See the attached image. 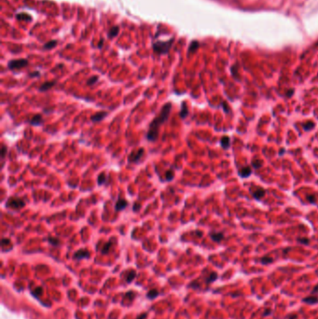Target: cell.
Here are the masks:
<instances>
[{
	"label": "cell",
	"mask_w": 318,
	"mask_h": 319,
	"mask_svg": "<svg viewBox=\"0 0 318 319\" xmlns=\"http://www.w3.org/2000/svg\"><path fill=\"white\" fill-rule=\"evenodd\" d=\"M171 109H172V104L171 103L165 104L162 107L160 114L150 122L149 127H148V131H147V139L148 140L149 142H155L156 140L158 139L161 126L164 122H166L167 120L169 119Z\"/></svg>",
	"instance_id": "6da1fadb"
},
{
	"label": "cell",
	"mask_w": 318,
	"mask_h": 319,
	"mask_svg": "<svg viewBox=\"0 0 318 319\" xmlns=\"http://www.w3.org/2000/svg\"><path fill=\"white\" fill-rule=\"evenodd\" d=\"M174 42V38L167 41H157L153 43V50L157 54H165L169 52Z\"/></svg>",
	"instance_id": "7a4b0ae2"
},
{
	"label": "cell",
	"mask_w": 318,
	"mask_h": 319,
	"mask_svg": "<svg viewBox=\"0 0 318 319\" xmlns=\"http://www.w3.org/2000/svg\"><path fill=\"white\" fill-rule=\"evenodd\" d=\"M6 206L14 210H20L25 206V202L18 197H10L6 202Z\"/></svg>",
	"instance_id": "3957f363"
},
{
	"label": "cell",
	"mask_w": 318,
	"mask_h": 319,
	"mask_svg": "<svg viewBox=\"0 0 318 319\" xmlns=\"http://www.w3.org/2000/svg\"><path fill=\"white\" fill-rule=\"evenodd\" d=\"M28 66V61L26 59H17V60H11L8 63V67L10 70L15 69H21L23 67H26Z\"/></svg>",
	"instance_id": "277c9868"
},
{
	"label": "cell",
	"mask_w": 318,
	"mask_h": 319,
	"mask_svg": "<svg viewBox=\"0 0 318 319\" xmlns=\"http://www.w3.org/2000/svg\"><path fill=\"white\" fill-rule=\"evenodd\" d=\"M144 151L145 150H144L143 148H139L137 151H133L131 154L129 155V157H128L129 162H131V163H137V162H139L140 159H141V157L144 154Z\"/></svg>",
	"instance_id": "5b68a950"
},
{
	"label": "cell",
	"mask_w": 318,
	"mask_h": 319,
	"mask_svg": "<svg viewBox=\"0 0 318 319\" xmlns=\"http://www.w3.org/2000/svg\"><path fill=\"white\" fill-rule=\"evenodd\" d=\"M90 258V252L86 249H80L77 252H75L73 259L76 260H80L84 259H89Z\"/></svg>",
	"instance_id": "8992f818"
},
{
	"label": "cell",
	"mask_w": 318,
	"mask_h": 319,
	"mask_svg": "<svg viewBox=\"0 0 318 319\" xmlns=\"http://www.w3.org/2000/svg\"><path fill=\"white\" fill-rule=\"evenodd\" d=\"M107 116V112L100 111V112H97L94 115H93V116L91 117V120L93 122H100V121L103 120Z\"/></svg>",
	"instance_id": "52a82bcc"
},
{
	"label": "cell",
	"mask_w": 318,
	"mask_h": 319,
	"mask_svg": "<svg viewBox=\"0 0 318 319\" xmlns=\"http://www.w3.org/2000/svg\"><path fill=\"white\" fill-rule=\"evenodd\" d=\"M43 118L40 114H36L32 117L31 120H29V123L33 126H40L43 124Z\"/></svg>",
	"instance_id": "ba28073f"
},
{
	"label": "cell",
	"mask_w": 318,
	"mask_h": 319,
	"mask_svg": "<svg viewBox=\"0 0 318 319\" xmlns=\"http://www.w3.org/2000/svg\"><path fill=\"white\" fill-rule=\"evenodd\" d=\"M127 206H128V202H127L126 200H124V199L120 198L117 201V202L115 203V210L117 212H120V211L124 210Z\"/></svg>",
	"instance_id": "9c48e42d"
},
{
	"label": "cell",
	"mask_w": 318,
	"mask_h": 319,
	"mask_svg": "<svg viewBox=\"0 0 318 319\" xmlns=\"http://www.w3.org/2000/svg\"><path fill=\"white\" fill-rule=\"evenodd\" d=\"M56 84V80H52V81H46L44 82L39 89V92H47L49 90H50L52 87H54Z\"/></svg>",
	"instance_id": "30bf717a"
},
{
	"label": "cell",
	"mask_w": 318,
	"mask_h": 319,
	"mask_svg": "<svg viewBox=\"0 0 318 319\" xmlns=\"http://www.w3.org/2000/svg\"><path fill=\"white\" fill-rule=\"evenodd\" d=\"M252 174V169L251 167L249 166H245L244 168H242L239 172H238V175L243 177V178H247L248 176H250V175Z\"/></svg>",
	"instance_id": "8fae6325"
},
{
	"label": "cell",
	"mask_w": 318,
	"mask_h": 319,
	"mask_svg": "<svg viewBox=\"0 0 318 319\" xmlns=\"http://www.w3.org/2000/svg\"><path fill=\"white\" fill-rule=\"evenodd\" d=\"M210 237L214 242H217V243H219L224 239V234L222 232H211L210 233Z\"/></svg>",
	"instance_id": "7c38bea8"
},
{
	"label": "cell",
	"mask_w": 318,
	"mask_h": 319,
	"mask_svg": "<svg viewBox=\"0 0 318 319\" xmlns=\"http://www.w3.org/2000/svg\"><path fill=\"white\" fill-rule=\"evenodd\" d=\"M220 145L222 147V148L224 149H228V148H230V145H231V139L228 136H223L220 140Z\"/></svg>",
	"instance_id": "4fadbf2b"
},
{
	"label": "cell",
	"mask_w": 318,
	"mask_h": 319,
	"mask_svg": "<svg viewBox=\"0 0 318 319\" xmlns=\"http://www.w3.org/2000/svg\"><path fill=\"white\" fill-rule=\"evenodd\" d=\"M302 301L305 303L313 305V304L318 303V297L317 296H307L302 300Z\"/></svg>",
	"instance_id": "5bb4252c"
},
{
	"label": "cell",
	"mask_w": 318,
	"mask_h": 319,
	"mask_svg": "<svg viewBox=\"0 0 318 319\" xmlns=\"http://www.w3.org/2000/svg\"><path fill=\"white\" fill-rule=\"evenodd\" d=\"M188 107L186 106L185 103H182L181 110H180V112H179V117H180L181 119H185V118L188 117Z\"/></svg>",
	"instance_id": "9a60e30c"
},
{
	"label": "cell",
	"mask_w": 318,
	"mask_h": 319,
	"mask_svg": "<svg viewBox=\"0 0 318 319\" xmlns=\"http://www.w3.org/2000/svg\"><path fill=\"white\" fill-rule=\"evenodd\" d=\"M218 275L217 273H215V272H212V273L207 276V278L205 279V282H206V284H211V283L215 282V280L218 279Z\"/></svg>",
	"instance_id": "2e32d148"
},
{
	"label": "cell",
	"mask_w": 318,
	"mask_h": 319,
	"mask_svg": "<svg viewBox=\"0 0 318 319\" xmlns=\"http://www.w3.org/2000/svg\"><path fill=\"white\" fill-rule=\"evenodd\" d=\"M264 195H265V190L263 188H259L255 192H253V197L257 200H260Z\"/></svg>",
	"instance_id": "e0dca14e"
},
{
	"label": "cell",
	"mask_w": 318,
	"mask_h": 319,
	"mask_svg": "<svg viewBox=\"0 0 318 319\" xmlns=\"http://www.w3.org/2000/svg\"><path fill=\"white\" fill-rule=\"evenodd\" d=\"M106 181H107V175H106V174H105V173H101V174L98 175V177H97V184H98V186L104 185V184L106 183Z\"/></svg>",
	"instance_id": "ac0fdd59"
},
{
	"label": "cell",
	"mask_w": 318,
	"mask_h": 319,
	"mask_svg": "<svg viewBox=\"0 0 318 319\" xmlns=\"http://www.w3.org/2000/svg\"><path fill=\"white\" fill-rule=\"evenodd\" d=\"M111 246H112V242H111V241H109V242H107V243H106V244L104 245L103 248L101 249V253H102V254H104V255L108 254V253H109V251H110V247H111Z\"/></svg>",
	"instance_id": "d6986e66"
},
{
	"label": "cell",
	"mask_w": 318,
	"mask_h": 319,
	"mask_svg": "<svg viewBox=\"0 0 318 319\" xmlns=\"http://www.w3.org/2000/svg\"><path fill=\"white\" fill-rule=\"evenodd\" d=\"M314 126L315 125H314V123L313 121H307V122H304L302 124V128L304 129V131L308 132L310 130H313L314 128Z\"/></svg>",
	"instance_id": "ffe728a7"
},
{
	"label": "cell",
	"mask_w": 318,
	"mask_h": 319,
	"mask_svg": "<svg viewBox=\"0 0 318 319\" xmlns=\"http://www.w3.org/2000/svg\"><path fill=\"white\" fill-rule=\"evenodd\" d=\"M135 275H136V273H135V271H134V270H131V271H129L128 273H127V276H126V281H127V283H131V282L133 281V280L134 279Z\"/></svg>",
	"instance_id": "44dd1931"
},
{
	"label": "cell",
	"mask_w": 318,
	"mask_h": 319,
	"mask_svg": "<svg viewBox=\"0 0 318 319\" xmlns=\"http://www.w3.org/2000/svg\"><path fill=\"white\" fill-rule=\"evenodd\" d=\"M46 240L49 242V243L50 245L53 246H58L60 245V240H59L58 238H55V237H48Z\"/></svg>",
	"instance_id": "7402d4cb"
},
{
	"label": "cell",
	"mask_w": 318,
	"mask_h": 319,
	"mask_svg": "<svg viewBox=\"0 0 318 319\" xmlns=\"http://www.w3.org/2000/svg\"><path fill=\"white\" fill-rule=\"evenodd\" d=\"M119 30H120V28H119V26H113L111 29H110V31L108 32V37H115L118 34H119Z\"/></svg>",
	"instance_id": "603a6c76"
},
{
	"label": "cell",
	"mask_w": 318,
	"mask_h": 319,
	"mask_svg": "<svg viewBox=\"0 0 318 319\" xmlns=\"http://www.w3.org/2000/svg\"><path fill=\"white\" fill-rule=\"evenodd\" d=\"M42 293H43V288L41 287H39L32 291V295L36 298H39L42 295Z\"/></svg>",
	"instance_id": "cb8c5ba5"
},
{
	"label": "cell",
	"mask_w": 318,
	"mask_h": 319,
	"mask_svg": "<svg viewBox=\"0 0 318 319\" xmlns=\"http://www.w3.org/2000/svg\"><path fill=\"white\" fill-rule=\"evenodd\" d=\"M165 179H166V181H171L174 179V174L173 172V170H168L165 172Z\"/></svg>",
	"instance_id": "d4e9b609"
},
{
	"label": "cell",
	"mask_w": 318,
	"mask_h": 319,
	"mask_svg": "<svg viewBox=\"0 0 318 319\" xmlns=\"http://www.w3.org/2000/svg\"><path fill=\"white\" fill-rule=\"evenodd\" d=\"M56 45H57V40H50V41L47 42V43L44 45V49H50L54 48Z\"/></svg>",
	"instance_id": "484cf974"
},
{
	"label": "cell",
	"mask_w": 318,
	"mask_h": 319,
	"mask_svg": "<svg viewBox=\"0 0 318 319\" xmlns=\"http://www.w3.org/2000/svg\"><path fill=\"white\" fill-rule=\"evenodd\" d=\"M159 295V292L156 290V289H152V290H150L149 292H147V297L148 298V299H150V300H152V299H154V298H156L157 296Z\"/></svg>",
	"instance_id": "4316f807"
},
{
	"label": "cell",
	"mask_w": 318,
	"mask_h": 319,
	"mask_svg": "<svg viewBox=\"0 0 318 319\" xmlns=\"http://www.w3.org/2000/svg\"><path fill=\"white\" fill-rule=\"evenodd\" d=\"M199 48V42L198 41H193L191 44H190L189 46V49H188V52L189 53H194L196 52V49Z\"/></svg>",
	"instance_id": "83f0119b"
},
{
	"label": "cell",
	"mask_w": 318,
	"mask_h": 319,
	"mask_svg": "<svg viewBox=\"0 0 318 319\" xmlns=\"http://www.w3.org/2000/svg\"><path fill=\"white\" fill-rule=\"evenodd\" d=\"M17 19L18 20H25V21H31L32 20L31 16L27 15L26 13H19V14H17Z\"/></svg>",
	"instance_id": "f1b7e54d"
},
{
	"label": "cell",
	"mask_w": 318,
	"mask_h": 319,
	"mask_svg": "<svg viewBox=\"0 0 318 319\" xmlns=\"http://www.w3.org/2000/svg\"><path fill=\"white\" fill-rule=\"evenodd\" d=\"M260 262H261L262 264L267 265V264L272 263V262H273V259L271 258V257H267V256H266V257H263V258L260 259Z\"/></svg>",
	"instance_id": "f546056e"
},
{
	"label": "cell",
	"mask_w": 318,
	"mask_h": 319,
	"mask_svg": "<svg viewBox=\"0 0 318 319\" xmlns=\"http://www.w3.org/2000/svg\"><path fill=\"white\" fill-rule=\"evenodd\" d=\"M97 80H98V76H92V78H90L87 80V85L88 86H92L94 83H96Z\"/></svg>",
	"instance_id": "4dcf8cb0"
},
{
	"label": "cell",
	"mask_w": 318,
	"mask_h": 319,
	"mask_svg": "<svg viewBox=\"0 0 318 319\" xmlns=\"http://www.w3.org/2000/svg\"><path fill=\"white\" fill-rule=\"evenodd\" d=\"M252 166H253L254 168H256V169L260 168V167L262 166V161H261L260 160H255V161H252Z\"/></svg>",
	"instance_id": "1f68e13d"
},
{
	"label": "cell",
	"mask_w": 318,
	"mask_h": 319,
	"mask_svg": "<svg viewBox=\"0 0 318 319\" xmlns=\"http://www.w3.org/2000/svg\"><path fill=\"white\" fill-rule=\"evenodd\" d=\"M7 152H8V148L5 145H3L2 148H1V159L2 160L5 159V157L7 155Z\"/></svg>",
	"instance_id": "d6a6232c"
},
{
	"label": "cell",
	"mask_w": 318,
	"mask_h": 319,
	"mask_svg": "<svg viewBox=\"0 0 318 319\" xmlns=\"http://www.w3.org/2000/svg\"><path fill=\"white\" fill-rule=\"evenodd\" d=\"M297 241L299 242V243L303 244V245H309V243H310V240L308 238H298Z\"/></svg>",
	"instance_id": "836d02e7"
},
{
	"label": "cell",
	"mask_w": 318,
	"mask_h": 319,
	"mask_svg": "<svg viewBox=\"0 0 318 319\" xmlns=\"http://www.w3.org/2000/svg\"><path fill=\"white\" fill-rule=\"evenodd\" d=\"M140 209H141V205H139V203H134V206H133V211L137 213V212H139Z\"/></svg>",
	"instance_id": "e575fe53"
},
{
	"label": "cell",
	"mask_w": 318,
	"mask_h": 319,
	"mask_svg": "<svg viewBox=\"0 0 318 319\" xmlns=\"http://www.w3.org/2000/svg\"><path fill=\"white\" fill-rule=\"evenodd\" d=\"M271 314H272V309H270V308H267L263 313V316H269Z\"/></svg>",
	"instance_id": "d590c367"
},
{
	"label": "cell",
	"mask_w": 318,
	"mask_h": 319,
	"mask_svg": "<svg viewBox=\"0 0 318 319\" xmlns=\"http://www.w3.org/2000/svg\"><path fill=\"white\" fill-rule=\"evenodd\" d=\"M307 200L311 202V203H314L315 202V197L314 195H308L307 196Z\"/></svg>",
	"instance_id": "8d00e7d4"
},
{
	"label": "cell",
	"mask_w": 318,
	"mask_h": 319,
	"mask_svg": "<svg viewBox=\"0 0 318 319\" xmlns=\"http://www.w3.org/2000/svg\"><path fill=\"white\" fill-rule=\"evenodd\" d=\"M10 244V240L8 238H3L2 239V246H6V245H9Z\"/></svg>",
	"instance_id": "74e56055"
},
{
	"label": "cell",
	"mask_w": 318,
	"mask_h": 319,
	"mask_svg": "<svg viewBox=\"0 0 318 319\" xmlns=\"http://www.w3.org/2000/svg\"><path fill=\"white\" fill-rule=\"evenodd\" d=\"M40 76V73L39 71H36V72H33V73L29 74L30 78H35V76Z\"/></svg>",
	"instance_id": "f35d334b"
},
{
	"label": "cell",
	"mask_w": 318,
	"mask_h": 319,
	"mask_svg": "<svg viewBox=\"0 0 318 319\" xmlns=\"http://www.w3.org/2000/svg\"><path fill=\"white\" fill-rule=\"evenodd\" d=\"M293 94H294V89H290V90H288L286 92V96L287 97H291Z\"/></svg>",
	"instance_id": "ab89813d"
},
{
	"label": "cell",
	"mask_w": 318,
	"mask_h": 319,
	"mask_svg": "<svg viewBox=\"0 0 318 319\" xmlns=\"http://www.w3.org/2000/svg\"><path fill=\"white\" fill-rule=\"evenodd\" d=\"M286 318H287V319H297V318H298V315L295 314H291L287 315Z\"/></svg>",
	"instance_id": "60d3db41"
},
{
	"label": "cell",
	"mask_w": 318,
	"mask_h": 319,
	"mask_svg": "<svg viewBox=\"0 0 318 319\" xmlns=\"http://www.w3.org/2000/svg\"><path fill=\"white\" fill-rule=\"evenodd\" d=\"M316 293H318V285L314 286V287L312 290V294H316Z\"/></svg>",
	"instance_id": "b9f144b4"
},
{
	"label": "cell",
	"mask_w": 318,
	"mask_h": 319,
	"mask_svg": "<svg viewBox=\"0 0 318 319\" xmlns=\"http://www.w3.org/2000/svg\"><path fill=\"white\" fill-rule=\"evenodd\" d=\"M147 316V314L145 313V314H140V315H139V316H138V317H137L136 319H145V318H146Z\"/></svg>",
	"instance_id": "7bdbcfd3"
},
{
	"label": "cell",
	"mask_w": 318,
	"mask_h": 319,
	"mask_svg": "<svg viewBox=\"0 0 318 319\" xmlns=\"http://www.w3.org/2000/svg\"><path fill=\"white\" fill-rule=\"evenodd\" d=\"M222 106H223V108H224L225 112H228V108H227V107H227L225 103H222Z\"/></svg>",
	"instance_id": "ee69618b"
},
{
	"label": "cell",
	"mask_w": 318,
	"mask_h": 319,
	"mask_svg": "<svg viewBox=\"0 0 318 319\" xmlns=\"http://www.w3.org/2000/svg\"><path fill=\"white\" fill-rule=\"evenodd\" d=\"M285 150H286L285 148H281V150L279 151V155H281V156L284 155L285 154Z\"/></svg>",
	"instance_id": "f6af8a7d"
},
{
	"label": "cell",
	"mask_w": 318,
	"mask_h": 319,
	"mask_svg": "<svg viewBox=\"0 0 318 319\" xmlns=\"http://www.w3.org/2000/svg\"><path fill=\"white\" fill-rule=\"evenodd\" d=\"M52 111V109H44V112H47V113H49Z\"/></svg>",
	"instance_id": "bcb514c9"
},
{
	"label": "cell",
	"mask_w": 318,
	"mask_h": 319,
	"mask_svg": "<svg viewBox=\"0 0 318 319\" xmlns=\"http://www.w3.org/2000/svg\"><path fill=\"white\" fill-rule=\"evenodd\" d=\"M196 233H197V235H199V237H201V236L202 235L201 232H196Z\"/></svg>",
	"instance_id": "7dc6e473"
}]
</instances>
